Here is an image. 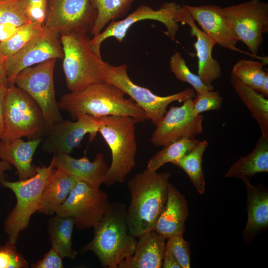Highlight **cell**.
I'll return each instance as SVG.
<instances>
[{"mask_svg": "<svg viewBox=\"0 0 268 268\" xmlns=\"http://www.w3.org/2000/svg\"><path fill=\"white\" fill-rule=\"evenodd\" d=\"M125 94L115 85L103 81L63 95L58 106L75 120L82 114L96 117L129 116L137 123L148 120L144 110L131 98H126Z\"/></svg>", "mask_w": 268, "mask_h": 268, "instance_id": "obj_1", "label": "cell"}, {"mask_svg": "<svg viewBox=\"0 0 268 268\" xmlns=\"http://www.w3.org/2000/svg\"><path fill=\"white\" fill-rule=\"evenodd\" d=\"M171 175L146 168L128 182L131 200L126 219L130 232L135 237L153 230L167 201Z\"/></svg>", "mask_w": 268, "mask_h": 268, "instance_id": "obj_2", "label": "cell"}, {"mask_svg": "<svg viewBox=\"0 0 268 268\" xmlns=\"http://www.w3.org/2000/svg\"><path fill=\"white\" fill-rule=\"evenodd\" d=\"M126 207L121 202L110 203L102 219L93 228L92 240L82 247V254L92 252L105 268H119L134 252L137 241L129 231Z\"/></svg>", "mask_w": 268, "mask_h": 268, "instance_id": "obj_3", "label": "cell"}, {"mask_svg": "<svg viewBox=\"0 0 268 268\" xmlns=\"http://www.w3.org/2000/svg\"><path fill=\"white\" fill-rule=\"evenodd\" d=\"M100 118L102 122L98 132L103 136L112 154V162L103 183L108 187L124 183L136 165L135 132L137 122L133 118L125 116H108Z\"/></svg>", "mask_w": 268, "mask_h": 268, "instance_id": "obj_4", "label": "cell"}, {"mask_svg": "<svg viewBox=\"0 0 268 268\" xmlns=\"http://www.w3.org/2000/svg\"><path fill=\"white\" fill-rule=\"evenodd\" d=\"M60 39L64 52L63 68L70 91L104 81L101 69L103 60L92 49L86 33L63 35Z\"/></svg>", "mask_w": 268, "mask_h": 268, "instance_id": "obj_5", "label": "cell"}, {"mask_svg": "<svg viewBox=\"0 0 268 268\" xmlns=\"http://www.w3.org/2000/svg\"><path fill=\"white\" fill-rule=\"evenodd\" d=\"M48 129L43 114L35 101L15 84L8 85L1 139L9 142L23 137L28 140L43 138Z\"/></svg>", "mask_w": 268, "mask_h": 268, "instance_id": "obj_6", "label": "cell"}, {"mask_svg": "<svg viewBox=\"0 0 268 268\" xmlns=\"http://www.w3.org/2000/svg\"><path fill=\"white\" fill-rule=\"evenodd\" d=\"M55 169L52 159L48 166H37L36 173L30 178L1 182L2 186L12 191L16 199V205L8 215L4 225L11 242L16 244L20 233L28 226L32 214L38 211L42 191Z\"/></svg>", "mask_w": 268, "mask_h": 268, "instance_id": "obj_7", "label": "cell"}, {"mask_svg": "<svg viewBox=\"0 0 268 268\" xmlns=\"http://www.w3.org/2000/svg\"><path fill=\"white\" fill-rule=\"evenodd\" d=\"M127 65L115 66L103 61L101 69L103 81L115 85L128 94L146 113L148 120L156 126L172 102H182L193 99L196 95L194 89L188 88L165 96L157 95L150 90L135 84L129 77Z\"/></svg>", "mask_w": 268, "mask_h": 268, "instance_id": "obj_8", "label": "cell"}, {"mask_svg": "<svg viewBox=\"0 0 268 268\" xmlns=\"http://www.w3.org/2000/svg\"><path fill=\"white\" fill-rule=\"evenodd\" d=\"M57 59L27 67L16 76L14 84L38 104L49 128L64 119L56 99L54 72Z\"/></svg>", "mask_w": 268, "mask_h": 268, "instance_id": "obj_9", "label": "cell"}, {"mask_svg": "<svg viewBox=\"0 0 268 268\" xmlns=\"http://www.w3.org/2000/svg\"><path fill=\"white\" fill-rule=\"evenodd\" d=\"M223 9L238 40L257 56L264 41L263 34L268 32V3L249 0Z\"/></svg>", "mask_w": 268, "mask_h": 268, "instance_id": "obj_10", "label": "cell"}, {"mask_svg": "<svg viewBox=\"0 0 268 268\" xmlns=\"http://www.w3.org/2000/svg\"><path fill=\"white\" fill-rule=\"evenodd\" d=\"M110 203L103 190L79 181L56 214L73 218L76 228L83 230L93 227L102 219Z\"/></svg>", "mask_w": 268, "mask_h": 268, "instance_id": "obj_11", "label": "cell"}, {"mask_svg": "<svg viewBox=\"0 0 268 268\" xmlns=\"http://www.w3.org/2000/svg\"><path fill=\"white\" fill-rule=\"evenodd\" d=\"M97 16L90 0H48L43 27L60 36L90 33Z\"/></svg>", "mask_w": 268, "mask_h": 268, "instance_id": "obj_12", "label": "cell"}, {"mask_svg": "<svg viewBox=\"0 0 268 268\" xmlns=\"http://www.w3.org/2000/svg\"><path fill=\"white\" fill-rule=\"evenodd\" d=\"M181 7L174 2L163 4L158 9H154L148 5H141L126 18L118 21H112L107 28L99 34L90 39V44L94 51L100 57V46L102 42L110 37H115L122 43L129 29L135 23L146 19L158 21L166 27L165 34L170 39L176 41L179 30L176 17Z\"/></svg>", "mask_w": 268, "mask_h": 268, "instance_id": "obj_13", "label": "cell"}, {"mask_svg": "<svg viewBox=\"0 0 268 268\" xmlns=\"http://www.w3.org/2000/svg\"><path fill=\"white\" fill-rule=\"evenodd\" d=\"M203 116L196 115L192 99L181 106H171L156 126L150 143L156 147L165 146L182 138H195L203 132Z\"/></svg>", "mask_w": 268, "mask_h": 268, "instance_id": "obj_14", "label": "cell"}, {"mask_svg": "<svg viewBox=\"0 0 268 268\" xmlns=\"http://www.w3.org/2000/svg\"><path fill=\"white\" fill-rule=\"evenodd\" d=\"M100 117L80 114L76 121L64 120L55 123L48 129L41 141L44 151L54 154H69L78 146L87 134L93 140L102 124Z\"/></svg>", "mask_w": 268, "mask_h": 268, "instance_id": "obj_15", "label": "cell"}, {"mask_svg": "<svg viewBox=\"0 0 268 268\" xmlns=\"http://www.w3.org/2000/svg\"><path fill=\"white\" fill-rule=\"evenodd\" d=\"M60 35L44 30L19 51L5 60L8 85L14 84L18 73L24 69L51 59H63L64 52Z\"/></svg>", "mask_w": 268, "mask_h": 268, "instance_id": "obj_16", "label": "cell"}, {"mask_svg": "<svg viewBox=\"0 0 268 268\" xmlns=\"http://www.w3.org/2000/svg\"><path fill=\"white\" fill-rule=\"evenodd\" d=\"M192 19L201 30L220 46L268 62L267 57L255 56L237 47L239 41L227 19L223 7L212 4L192 6L184 5Z\"/></svg>", "mask_w": 268, "mask_h": 268, "instance_id": "obj_17", "label": "cell"}, {"mask_svg": "<svg viewBox=\"0 0 268 268\" xmlns=\"http://www.w3.org/2000/svg\"><path fill=\"white\" fill-rule=\"evenodd\" d=\"M176 21L188 24L190 27V35L196 37L197 40L194 47L198 59V75L205 85L212 86V82L221 75L220 64L212 56L215 42L197 26L184 5H181Z\"/></svg>", "mask_w": 268, "mask_h": 268, "instance_id": "obj_18", "label": "cell"}, {"mask_svg": "<svg viewBox=\"0 0 268 268\" xmlns=\"http://www.w3.org/2000/svg\"><path fill=\"white\" fill-rule=\"evenodd\" d=\"M247 191L248 220L242 232L243 241L247 244L268 227V190L262 184L252 185L247 180L243 181Z\"/></svg>", "mask_w": 268, "mask_h": 268, "instance_id": "obj_19", "label": "cell"}, {"mask_svg": "<svg viewBox=\"0 0 268 268\" xmlns=\"http://www.w3.org/2000/svg\"><path fill=\"white\" fill-rule=\"evenodd\" d=\"M52 160L55 168L65 170L96 188L104 183L109 169L101 153H97L93 161L86 157L76 159L65 153L54 154Z\"/></svg>", "mask_w": 268, "mask_h": 268, "instance_id": "obj_20", "label": "cell"}, {"mask_svg": "<svg viewBox=\"0 0 268 268\" xmlns=\"http://www.w3.org/2000/svg\"><path fill=\"white\" fill-rule=\"evenodd\" d=\"M188 215V203L185 196L169 183L166 202L153 230L166 239L173 236L183 235Z\"/></svg>", "mask_w": 268, "mask_h": 268, "instance_id": "obj_21", "label": "cell"}, {"mask_svg": "<svg viewBox=\"0 0 268 268\" xmlns=\"http://www.w3.org/2000/svg\"><path fill=\"white\" fill-rule=\"evenodd\" d=\"M138 237L134 253L119 268H162L166 239L154 230Z\"/></svg>", "mask_w": 268, "mask_h": 268, "instance_id": "obj_22", "label": "cell"}, {"mask_svg": "<svg viewBox=\"0 0 268 268\" xmlns=\"http://www.w3.org/2000/svg\"><path fill=\"white\" fill-rule=\"evenodd\" d=\"M42 139L24 141L20 138L9 142L0 139V159L16 168L19 180L30 178L37 172L33 157Z\"/></svg>", "mask_w": 268, "mask_h": 268, "instance_id": "obj_23", "label": "cell"}, {"mask_svg": "<svg viewBox=\"0 0 268 268\" xmlns=\"http://www.w3.org/2000/svg\"><path fill=\"white\" fill-rule=\"evenodd\" d=\"M79 181L67 171L55 168L42 191L38 211L47 215L56 214L58 207Z\"/></svg>", "mask_w": 268, "mask_h": 268, "instance_id": "obj_24", "label": "cell"}, {"mask_svg": "<svg viewBox=\"0 0 268 268\" xmlns=\"http://www.w3.org/2000/svg\"><path fill=\"white\" fill-rule=\"evenodd\" d=\"M268 172V138L262 135L253 150L240 157L229 168L224 176L250 181L256 174Z\"/></svg>", "mask_w": 268, "mask_h": 268, "instance_id": "obj_25", "label": "cell"}, {"mask_svg": "<svg viewBox=\"0 0 268 268\" xmlns=\"http://www.w3.org/2000/svg\"><path fill=\"white\" fill-rule=\"evenodd\" d=\"M230 82L235 92L258 123L262 135L268 138V99L233 75Z\"/></svg>", "mask_w": 268, "mask_h": 268, "instance_id": "obj_26", "label": "cell"}, {"mask_svg": "<svg viewBox=\"0 0 268 268\" xmlns=\"http://www.w3.org/2000/svg\"><path fill=\"white\" fill-rule=\"evenodd\" d=\"M75 220L69 216L56 214L48 222L49 241L63 258L74 259L77 252L72 248V234Z\"/></svg>", "mask_w": 268, "mask_h": 268, "instance_id": "obj_27", "label": "cell"}, {"mask_svg": "<svg viewBox=\"0 0 268 268\" xmlns=\"http://www.w3.org/2000/svg\"><path fill=\"white\" fill-rule=\"evenodd\" d=\"M208 145V142L205 139L199 141L188 153L173 163L186 172L197 192L201 195L205 190L202 162Z\"/></svg>", "mask_w": 268, "mask_h": 268, "instance_id": "obj_28", "label": "cell"}, {"mask_svg": "<svg viewBox=\"0 0 268 268\" xmlns=\"http://www.w3.org/2000/svg\"><path fill=\"white\" fill-rule=\"evenodd\" d=\"M135 0H90L97 16L90 35L99 34L110 21L124 18Z\"/></svg>", "mask_w": 268, "mask_h": 268, "instance_id": "obj_29", "label": "cell"}, {"mask_svg": "<svg viewBox=\"0 0 268 268\" xmlns=\"http://www.w3.org/2000/svg\"><path fill=\"white\" fill-rule=\"evenodd\" d=\"M199 141L195 138L185 137L164 146L149 159L147 168L157 171L167 163H173L188 153Z\"/></svg>", "mask_w": 268, "mask_h": 268, "instance_id": "obj_30", "label": "cell"}, {"mask_svg": "<svg viewBox=\"0 0 268 268\" xmlns=\"http://www.w3.org/2000/svg\"><path fill=\"white\" fill-rule=\"evenodd\" d=\"M267 64L268 62L260 60L241 59L233 66L231 74L257 91L268 75L263 69Z\"/></svg>", "mask_w": 268, "mask_h": 268, "instance_id": "obj_31", "label": "cell"}, {"mask_svg": "<svg viewBox=\"0 0 268 268\" xmlns=\"http://www.w3.org/2000/svg\"><path fill=\"white\" fill-rule=\"evenodd\" d=\"M44 30L43 25L36 22H29L20 27L9 39L0 43L2 56L5 59L12 56Z\"/></svg>", "mask_w": 268, "mask_h": 268, "instance_id": "obj_32", "label": "cell"}, {"mask_svg": "<svg viewBox=\"0 0 268 268\" xmlns=\"http://www.w3.org/2000/svg\"><path fill=\"white\" fill-rule=\"evenodd\" d=\"M169 67L171 71L177 79L191 85L196 93L214 90L213 86L205 85L198 75L191 71L185 60L179 52H175L171 57Z\"/></svg>", "mask_w": 268, "mask_h": 268, "instance_id": "obj_33", "label": "cell"}, {"mask_svg": "<svg viewBox=\"0 0 268 268\" xmlns=\"http://www.w3.org/2000/svg\"><path fill=\"white\" fill-rule=\"evenodd\" d=\"M223 101L219 92L206 90L197 93L192 99V104L195 113L198 115L204 112L220 109Z\"/></svg>", "mask_w": 268, "mask_h": 268, "instance_id": "obj_34", "label": "cell"}, {"mask_svg": "<svg viewBox=\"0 0 268 268\" xmlns=\"http://www.w3.org/2000/svg\"><path fill=\"white\" fill-rule=\"evenodd\" d=\"M167 240L165 246L174 255L182 268L191 267L190 245L185 240L183 235H178L169 237Z\"/></svg>", "mask_w": 268, "mask_h": 268, "instance_id": "obj_35", "label": "cell"}, {"mask_svg": "<svg viewBox=\"0 0 268 268\" xmlns=\"http://www.w3.org/2000/svg\"><path fill=\"white\" fill-rule=\"evenodd\" d=\"M28 264L16 250L15 244L8 241L0 246V268H27Z\"/></svg>", "mask_w": 268, "mask_h": 268, "instance_id": "obj_36", "label": "cell"}, {"mask_svg": "<svg viewBox=\"0 0 268 268\" xmlns=\"http://www.w3.org/2000/svg\"><path fill=\"white\" fill-rule=\"evenodd\" d=\"M48 0H18V3L22 12L30 22H36L43 25Z\"/></svg>", "mask_w": 268, "mask_h": 268, "instance_id": "obj_37", "label": "cell"}, {"mask_svg": "<svg viewBox=\"0 0 268 268\" xmlns=\"http://www.w3.org/2000/svg\"><path fill=\"white\" fill-rule=\"evenodd\" d=\"M29 22L17 1L0 3V24L11 23L20 27Z\"/></svg>", "mask_w": 268, "mask_h": 268, "instance_id": "obj_38", "label": "cell"}, {"mask_svg": "<svg viewBox=\"0 0 268 268\" xmlns=\"http://www.w3.org/2000/svg\"><path fill=\"white\" fill-rule=\"evenodd\" d=\"M63 258L55 249H51L44 257L31 265L32 268H62L64 267Z\"/></svg>", "mask_w": 268, "mask_h": 268, "instance_id": "obj_39", "label": "cell"}, {"mask_svg": "<svg viewBox=\"0 0 268 268\" xmlns=\"http://www.w3.org/2000/svg\"><path fill=\"white\" fill-rule=\"evenodd\" d=\"M19 27L11 23L0 24V43L9 39L18 31Z\"/></svg>", "mask_w": 268, "mask_h": 268, "instance_id": "obj_40", "label": "cell"}, {"mask_svg": "<svg viewBox=\"0 0 268 268\" xmlns=\"http://www.w3.org/2000/svg\"><path fill=\"white\" fill-rule=\"evenodd\" d=\"M163 268H182L171 251L165 246L164 254Z\"/></svg>", "mask_w": 268, "mask_h": 268, "instance_id": "obj_41", "label": "cell"}, {"mask_svg": "<svg viewBox=\"0 0 268 268\" xmlns=\"http://www.w3.org/2000/svg\"><path fill=\"white\" fill-rule=\"evenodd\" d=\"M7 87L0 85V139L4 132V108Z\"/></svg>", "mask_w": 268, "mask_h": 268, "instance_id": "obj_42", "label": "cell"}, {"mask_svg": "<svg viewBox=\"0 0 268 268\" xmlns=\"http://www.w3.org/2000/svg\"><path fill=\"white\" fill-rule=\"evenodd\" d=\"M5 60L0 50V85L8 87V84L6 76Z\"/></svg>", "mask_w": 268, "mask_h": 268, "instance_id": "obj_43", "label": "cell"}, {"mask_svg": "<svg viewBox=\"0 0 268 268\" xmlns=\"http://www.w3.org/2000/svg\"><path fill=\"white\" fill-rule=\"evenodd\" d=\"M11 165L4 160H0V183L4 180L3 176L5 171L10 170Z\"/></svg>", "mask_w": 268, "mask_h": 268, "instance_id": "obj_44", "label": "cell"}, {"mask_svg": "<svg viewBox=\"0 0 268 268\" xmlns=\"http://www.w3.org/2000/svg\"><path fill=\"white\" fill-rule=\"evenodd\" d=\"M266 98L268 97V75H267L259 89L257 91Z\"/></svg>", "mask_w": 268, "mask_h": 268, "instance_id": "obj_45", "label": "cell"}, {"mask_svg": "<svg viewBox=\"0 0 268 268\" xmlns=\"http://www.w3.org/2000/svg\"><path fill=\"white\" fill-rule=\"evenodd\" d=\"M18 0H0V3L16 1Z\"/></svg>", "mask_w": 268, "mask_h": 268, "instance_id": "obj_46", "label": "cell"}]
</instances>
